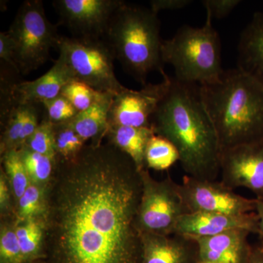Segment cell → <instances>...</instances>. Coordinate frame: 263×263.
Returning <instances> with one entry per match:
<instances>
[{
  "label": "cell",
  "instance_id": "6da1fadb",
  "mask_svg": "<svg viewBox=\"0 0 263 263\" xmlns=\"http://www.w3.org/2000/svg\"><path fill=\"white\" fill-rule=\"evenodd\" d=\"M141 171L108 143L57 160L45 197L43 243L51 263H141Z\"/></svg>",
  "mask_w": 263,
  "mask_h": 263
},
{
  "label": "cell",
  "instance_id": "7a4b0ae2",
  "mask_svg": "<svg viewBox=\"0 0 263 263\" xmlns=\"http://www.w3.org/2000/svg\"><path fill=\"white\" fill-rule=\"evenodd\" d=\"M151 126L156 135L176 147L186 175L216 181L220 174V146L198 84L172 78L168 91L152 116Z\"/></svg>",
  "mask_w": 263,
  "mask_h": 263
},
{
  "label": "cell",
  "instance_id": "3957f363",
  "mask_svg": "<svg viewBox=\"0 0 263 263\" xmlns=\"http://www.w3.org/2000/svg\"><path fill=\"white\" fill-rule=\"evenodd\" d=\"M200 86L222 151L263 141V84L238 68Z\"/></svg>",
  "mask_w": 263,
  "mask_h": 263
},
{
  "label": "cell",
  "instance_id": "277c9868",
  "mask_svg": "<svg viewBox=\"0 0 263 263\" xmlns=\"http://www.w3.org/2000/svg\"><path fill=\"white\" fill-rule=\"evenodd\" d=\"M160 31L157 13L122 1L103 38L123 68L143 86L152 71L164 72Z\"/></svg>",
  "mask_w": 263,
  "mask_h": 263
},
{
  "label": "cell",
  "instance_id": "5b68a950",
  "mask_svg": "<svg viewBox=\"0 0 263 263\" xmlns=\"http://www.w3.org/2000/svg\"><path fill=\"white\" fill-rule=\"evenodd\" d=\"M212 19L206 12V20L201 27L183 25L174 37L162 41V61L174 67L176 80L188 84H211L224 72L220 37Z\"/></svg>",
  "mask_w": 263,
  "mask_h": 263
},
{
  "label": "cell",
  "instance_id": "8992f818",
  "mask_svg": "<svg viewBox=\"0 0 263 263\" xmlns=\"http://www.w3.org/2000/svg\"><path fill=\"white\" fill-rule=\"evenodd\" d=\"M57 48L72 81L114 95L127 88L118 81L114 71L115 56L103 38L60 36Z\"/></svg>",
  "mask_w": 263,
  "mask_h": 263
},
{
  "label": "cell",
  "instance_id": "52a82bcc",
  "mask_svg": "<svg viewBox=\"0 0 263 263\" xmlns=\"http://www.w3.org/2000/svg\"><path fill=\"white\" fill-rule=\"evenodd\" d=\"M14 48L19 72L28 74L46 63L60 35L48 21L41 0L24 2L8 31Z\"/></svg>",
  "mask_w": 263,
  "mask_h": 263
},
{
  "label": "cell",
  "instance_id": "ba28073f",
  "mask_svg": "<svg viewBox=\"0 0 263 263\" xmlns=\"http://www.w3.org/2000/svg\"><path fill=\"white\" fill-rule=\"evenodd\" d=\"M143 194L137 222L142 233L174 234L181 217L190 212L180 193L179 184L168 177L158 181L147 169L141 171Z\"/></svg>",
  "mask_w": 263,
  "mask_h": 263
},
{
  "label": "cell",
  "instance_id": "9c48e42d",
  "mask_svg": "<svg viewBox=\"0 0 263 263\" xmlns=\"http://www.w3.org/2000/svg\"><path fill=\"white\" fill-rule=\"evenodd\" d=\"M179 190L190 213L243 215L255 212L257 199L246 198L220 181L197 179L185 175Z\"/></svg>",
  "mask_w": 263,
  "mask_h": 263
},
{
  "label": "cell",
  "instance_id": "30bf717a",
  "mask_svg": "<svg viewBox=\"0 0 263 263\" xmlns=\"http://www.w3.org/2000/svg\"><path fill=\"white\" fill-rule=\"evenodd\" d=\"M122 0H56L53 2L72 37L103 39L112 17Z\"/></svg>",
  "mask_w": 263,
  "mask_h": 263
},
{
  "label": "cell",
  "instance_id": "8fae6325",
  "mask_svg": "<svg viewBox=\"0 0 263 263\" xmlns=\"http://www.w3.org/2000/svg\"><path fill=\"white\" fill-rule=\"evenodd\" d=\"M159 84H148L141 89L126 88L115 95L109 112V125L151 127V119L168 91L172 78L165 72Z\"/></svg>",
  "mask_w": 263,
  "mask_h": 263
},
{
  "label": "cell",
  "instance_id": "7c38bea8",
  "mask_svg": "<svg viewBox=\"0 0 263 263\" xmlns=\"http://www.w3.org/2000/svg\"><path fill=\"white\" fill-rule=\"evenodd\" d=\"M220 174L227 188L248 189L263 200V141L222 151Z\"/></svg>",
  "mask_w": 263,
  "mask_h": 263
},
{
  "label": "cell",
  "instance_id": "4fadbf2b",
  "mask_svg": "<svg viewBox=\"0 0 263 263\" xmlns=\"http://www.w3.org/2000/svg\"><path fill=\"white\" fill-rule=\"evenodd\" d=\"M72 81L67 66L58 57L51 68L36 80L13 83L9 78L1 76V97L18 103L42 104L58 97Z\"/></svg>",
  "mask_w": 263,
  "mask_h": 263
},
{
  "label": "cell",
  "instance_id": "5bb4252c",
  "mask_svg": "<svg viewBox=\"0 0 263 263\" xmlns=\"http://www.w3.org/2000/svg\"><path fill=\"white\" fill-rule=\"evenodd\" d=\"M239 229L258 234V219L255 212L243 215L219 213H189L180 219L174 234L196 239Z\"/></svg>",
  "mask_w": 263,
  "mask_h": 263
},
{
  "label": "cell",
  "instance_id": "9a60e30c",
  "mask_svg": "<svg viewBox=\"0 0 263 263\" xmlns=\"http://www.w3.org/2000/svg\"><path fill=\"white\" fill-rule=\"evenodd\" d=\"M42 107V104L18 103L1 97L2 155L24 146L41 122Z\"/></svg>",
  "mask_w": 263,
  "mask_h": 263
},
{
  "label": "cell",
  "instance_id": "2e32d148",
  "mask_svg": "<svg viewBox=\"0 0 263 263\" xmlns=\"http://www.w3.org/2000/svg\"><path fill=\"white\" fill-rule=\"evenodd\" d=\"M141 263H200L197 240L184 235L142 233Z\"/></svg>",
  "mask_w": 263,
  "mask_h": 263
},
{
  "label": "cell",
  "instance_id": "e0dca14e",
  "mask_svg": "<svg viewBox=\"0 0 263 263\" xmlns=\"http://www.w3.org/2000/svg\"><path fill=\"white\" fill-rule=\"evenodd\" d=\"M250 233L247 230H233L196 238L200 263H249L252 249L248 241Z\"/></svg>",
  "mask_w": 263,
  "mask_h": 263
},
{
  "label": "cell",
  "instance_id": "ac0fdd59",
  "mask_svg": "<svg viewBox=\"0 0 263 263\" xmlns=\"http://www.w3.org/2000/svg\"><path fill=\"white\" fill-rule=\"evenodd\" d=\"M263 84V13H254L240 34L238 67Z\"/></svg>",
  "mask_w": 263,
  "mask_h": 263
},
{
  "label": "cell",
  "instance_id": "d6986e66",
  "mask_svg": "<svg viewBox=\"0 0 263 263\" xmlns=\"http://www.w3.org/2000/svg\"><path fill=\"white\" fill-rule=\"evenodd\" d=\"M115 95L104 93L102 98L90 108L79 112L65 124L79 135L85 142L100 143L109 127V112Z\"/></svg>",
  "mask_w": 263,
  "mask_h": 263
},
{
  "label": "cell",
  "instance_id": "ffe728a7",
  "mask_svg": "<svg viewBox=\"0 0 263 263\" xmlns=\"http://www.w3.org/2000/svg\"><path fill=\"white\" fill-rule=\"evenodd\" d=\"M155 134L151 127L109 125L105 137L108 143L125 153L134 161L140 171L147 169L145 154L150 138Z\"/></svg>",
  "mask_w": 263,
  "mask_h": 263
},
{
  "label": "cell",
  "instance_id": "44dd1931",
  "mask_svg": "<svg viewBox=\"0 0 263 263\" xmlns=\"http://www.w3.org/2000/svg\"><path fill=\"white\" fill-rule=\"evenodd\" d=\"M145 161L147 168L164 171L179 161V152L168 140L155 134L147 144Z\"/></svg>",
  "mask_w": 263,
  "mask_h": 263
},
{
  "label": "cell",
  "instance_id": "7402d4cb",
  "mask_svg": "<svg viewBox=\"0 0 263 263\" xmlns=\"http://www.w3.org/2000/svg\"><path fill=\"white\" fill-rule=\"evenodd\" d=\"M18 151L31 182L42 184L52 179L57 160L33 152L25 146Z\"/></svg>",
  "mask_w": 263,
  "mask_h": 263
},
{
  "label": "cell",
  "instance_id": "603a6c76",
  "mask_svg": "<svg viewBox=\"0 0 263 263\" xmlns=\"http://www.w3.org/2000/svg\"><path fill=\"white\" fill-rule=\"evenodd\" d=\"M53 131L57 160H72L86 146L84 140L65 123L53 124Z\"/></svg>",
  "mask_w": 263,
  "mask_h": 263
},
{
  "label": "cell",
  "instance_id": "cb8c5ba5",
  "mask_svg": "<svg viewBox=\"0 0 263 263\" xmlns=\"http://www.w3.org/2000/svg\"><path fill=\"white\" fill-rule=\"evenodd\" d=\"M3 161L13 194L15 198L18 200L25 193L30 183V180L18 151L10 150L5 152L3 154Z\"/></svg>",
  "mask_w": 263,
  "mask_h": 263
},
{
  "label": "cell",
  "instance_id": "d4e9b609",
  "mask_svg": "<svg viewBox=\"0 0 263 263\" xmlns=\"http://www.w3.org/2000/svg\"><path fill=\"white\" fill-rule=\"evenodd\" d=\"M103 94L84 83L72 81L62 88L60 95L65 97L78 111L82 112L98 101Z\"/></svg>",
  "mask_w": 263,
  "mask_h": 263
},
{
  "label": "cell",
  "instance_id": "484cf974",
  "mask_svg": "<svg viewBox=\"0 0 263 263\" xmlns=\"http://www.w3.org/2000/svg\"><path fill=\"white\" fill-rule=\"evenodd\" d=\"M15 230L24 259L34 255L43 243L44 226L34 218L17 227Z\"/></svg>",
  "mask_w": 263,
  "mask_h": 263
},
{
  "label": "cell",
  "instance_id": "4316f807",
  "mask_svg": "<svg viewBox=\"0 0 263 263\" xmlns=\"http://www.w3.org/2000/svg\"><path fill=\"white\" fill-rule=\"evenodd\" d=\"M24 146L57 160L53 124L45 116Z\"/></svg>",
  "mask_w": 263,
  "mask_h": 263
},
{
  "label": "cell",
  "instance_id": "83f0119b",
  "mask_svg": "<svg viewBox=\"0 0 263 263\" xmlns=\"http://www.w3.org/2000/svg\"><path fill=\"white\" fill-rule=\"evenodd\" d=\"M43 206V191L41 186L36 183L31 182L25 193L18 199V216L22 221H27L34 219L37 215Z\"/></svg>",
  "mask_w": 263,
  "mask_h": 263
},
{
  "label": "cell",
  "instance_id": "f1b7e54d",
  "mask_svg": "<svg viewBox=\"0 0 263 263\" xmlns=\"http://www.w3.org/2000/svg\"><path fill=\"white\" fill-rule=\"evenodd\" d=\"M44 116L53 124H64L79 113L62 95L42 103Z\"/></svg>",
  "mask_w": 263,
  "mask_h": 263
},
{
  "label": "cell",
  "instance_id": "f546056e",
  "mask_svg": "<svg viewBox=\"0 0 263 263\" xmlns=\"http://www.w3.org/2000/svg\"><path fill=\"white\" fill-rule=\"evenodd\" d=\"M0 254L5 263H20L24 259L15 229L5 228L0 237Z\"/></svg>",
  "mask_w": 263,
  "mask_h": 263
},
{
  "label": "cell",
  "instance_id": "4dcf8cb0",
  "mask_svg": "<svg viewBox=\"0 0 263 263\" xmlns=\"http://www.w3.org/2000/svg\"><path fill=\"white\" fill-rule=\"evenodd\" d=\"M240 3V0H204L202 2L212 18L217 19L226 18Z\"/></svg>",
  "mask_w": 263,
  "mask_h": 263
},
{
  "label": "cell",
  "instance_id": "1f68e13d",
  "mask_svg": "<svg viewBox=\"0 0 263 263\" xmlns=\"http://www.w3.org/2000/svg\"><path fill=\"white\" fill-rule=\"evenodd\" d=\"M0 58L2 63L4 62L5 65L11 67L15 72H19L14 60L13 41L8 32L0 33Z\"/></svg>",
  "mask_w": 263,
  "mask_h": 263
},
{
  "label": "cell",
  "instance_id": "d6a6232c",
  "mask_svg": "<svg viewBox=\"0 0 263 263\" xmlns=\"http://www.w3.org/2000/svg\"><path fill=\"white\" fill-rule=\"evenodd\" d=\"M192 3L191 0H152L150 8L158 14L161 10L182 9Z\"/></svg>",
  "mask_w": 263,
  "mask_h": 263
},
{
  "label": "cell",
  "instance_id": "836d02e7",
  "mask_svg": "<svg viewBox=\"0 0 263 263\" xmlns=\"http://www.w3.org/2000/svg\"><path fill=\"white\" fill-rule=\"evenodd\" d=\"M5 179L6 176L2 173L1 179H0V205H1L2 210L7 206L9 200V190Z\"/></svg>",
  "mask_w": 263,
  "mask_h": 263
},
{
  "label": "cell",
  "instance_id": "e575fe53",
  "mask_svg": "<svg viewBox=\"0 0 263 263\" xmlns=\"http://www.w3.org/2000/svg\"><path fill=\"white\" fill-rule=\"evenodd\" d=\"M249 263H263V240L257 245L252 246Z\"/></svg>",
  "mask_w": 263,
  "mask_h": 263
},
{
  "label": "cell",
  "instance_id": "d590c367",
  "mask_svg": "<svg viewBox=\"0 0 263 263\" xmlns=\"http://www.w3.org/2000/svg\"><path fill=\"white\" fill-rule=\"evenodd\" d=\"M255 213L258 219V234L257 235L263 238V200L257 199Z\"/></svg>",
  "mask_w": 263,
  "mask_h": 263
},
{
  "label": "cell",
  "instance_id": "8d00e7d4",
  "mask_svg": "<svg viewBox=\"0 0 263 263\" xmlns=\"http://www.w3.org/2000/svg\"><path fill=\"white\" fill-rule=\"evenodd\" d=\"M203 263H210V262H203Z\"/></svg>",
  "mask_w": 263,
  "mask_h": 263
}]
</instances>
